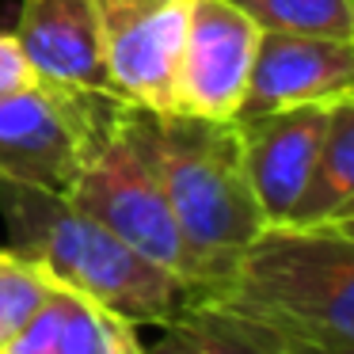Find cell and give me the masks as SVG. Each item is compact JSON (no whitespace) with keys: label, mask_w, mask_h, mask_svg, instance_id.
Listing matches in <instances>:
<instances>
[{"label":"cell","mask_w":354,"mask_h":354,"mask_svg":"<svg viewBox=\"0 0 354 354\" xmlns=\"http://www.w3.org/2000/svg\"><path fill=\"white\" fill-rule=\"evenodd\" d=\"M198 297L255 324L270 354H354V232L331 221L267 225Z\"/></svg>","instance_id":"obj_1"},{"label":"cell","mask_w":354,"mask_h":354,"mask_svg":"<svg viewBox=\"0 0 354 354\" xmlns=\"http://www.w3.org/2000/svg\"><path fill=\"white\" fill-rule=\"evenodd\" d=\"M0 221L12 248L35 259L54 282L88 293L138 328H164L198 297L187 278L153 263L107 225L77 209L65 191L0 179Z\"/></svg>","instance_id":"obj_2"},{"label":"cell","mask_w":354,"mask_h":354,"mask_svg":"<svg viewBox=\"0 0 354 354\" xmlns=\"http://www.w3.org/2000/svg\"><path fill=\"white\" fill-rule=\"evenodd\" d=\"M153 156L171 217L198 263L202 293L229 278L267 229L244 168L236 122L198 115H153Z\"/></svg>","instance_id":"obj_3"},{"label":"cell","mask_w":354,"mask_h":354,"mask_svg":"<svg viewBox=\"0 0 354 354\" xmlns=\"http://www.w3.org/2000/svg\"><path fill=\"white\" fill-rule=\"evenodd\" d=\"M65 198L115 236L133 244L153 263L176 270L202 293L198 263L171 217L160 171L153 156V115L118 100L103 122L95 145L80 160L77 176L65 187Z\"/></svg>","instance_id":"obj_4"},{"label":"cell","mask_w":354,"mask_h":354,"mask_svg":"<svg viewBox=\"0 0 354 354\" xmlns=\"http://www.w3.org/2000/svg\"><path fill=\"white\" fill-rule=\"evenodd\" d=\"M118 95L31 84L0 95V179L65 191L95 145Z\"/></svg>","instance_id":"obj_5"},{"label":"cell","mask_w":354,"mask_h":354,"mask_svg":"<svg viewBox=\"0 0 354 354\" xmlns=\"http://www.w3.org/2000/svg\"><path fill=\"white\" fill-rule=\"evenodd\" d=\"M95 8L111 92L149 115H176L191 0H95Z\"/></svg>","instance_id":"obj_6"},{"label":"cell","mask_w":354,"mask_h":354,"mask_svg":"<svg viewBox=\"0 0 354 354\" xmlns=\"http://www.w3.org/2000/svg\"><path fill=\"white\" fill-rule=\"evenodd\" d=\"M263 27L232 0H191L176 73V111L236 122Z\"/></svg>","instance_id":"obj_7"},{"label":"cell","mask_w":354,"mask_h":354,"mask_svg":"<svg viewBox=\"0 0 354 354\" xmlns=\"http://www.w3.org/2000/svg\"><path fill=\"white\" fill-rule=\"evenodd\" d=\"M354 92V39L308 31H263L240 118L267 111L335 103Z\"/></svg>","instance_id":"obj_8"},{"label":"cell","mask_w":354,"mask_h":354,"mask_svg":"<svg viewBox=\"0 0 354 354\" xmlns=\"http://www.w3.org/2000/svg\"><path fill=\"white\" fill-rule=\"evenodd\" d=\"M324 122H328V103L267 111L236 122L244 168L267 225H290L320 156Z\"/></svg>","instance_id":"obj_9"},{"label":"cell","mask_w":354,"mask_h":354,"mask_svg":"<svg viewBox=\"0 0 354 354\" xmlns=\"http://www.w3.org/2000/svg\"><path fill=\"white\" fill-rule=\"evenodd\" d=\"M42 84L115 95L103 62L95 0H19L12 31Z\"/></svg>","instance_id":"obj_10"},{"label":"cell","mask_w":354,"mask_h":354,"mask_svg":"<svg viewBox=\"0 0 354 354\" xmlns=\"http://www.w3.org/2000/svg\"><path fill=\"white\" fill-rule=\"evenodd\" d=\"M138 324L95 297L54 282L8 354H141Z\"/></svg>","instance_id":"obj_11"},{"label":"cell","mask_w":354,"mask_h":354,"mask_svg":"<svg viewBox=\"0 0 354 354\" xmlns=\"http://www.w3.org/2000/svg\"><path fill=\"white\" fill-rule=\"evenodd\" d=\"M354 202V92L328 103V122L313 179L293 209L290 225H324Z\"/></svg>","instance_id":"obj_12"},{"label":"cell","mask_w":354,"mask_h":354,"mask_svg":"<svg viewBox=\"0 0 354 354\" xmlns=\"http://www.w3.org/2000/svg\"><path fill=\"white\" fill-rule=\"evenodd\" d=\"M54 278L16 248H0V354H8L19 331L39 313Z\"/></svg>","instance_id":"obj_13"},{"label":"cell","mask_w":354,"mask_h":354,"mask_svg":"<svg viewBox=\"0 0 354 354\" xmlns=\"http://www.w3.org/2000/svg\"><path fill=\"white\" fill-rule=\"evenodd\" d=\"M263 31H308L354 39V0H232Z\"/></svg>","instance_id":"obj_14"},{"label":"cell","mask_w":354,"mask_h":354,"mask_svg":"<svg viewBox=\"0 0 354 354\" xmlns=\"http://www.w3.org/2000/svg\"><path fill=\"white\" fill-rule=\"evenodd\" d=\"M31 84H39V77H35L19 39L12 31H0V95L24 92V88H31Z\"/></svg>","instance_id":"obj_15"},{"label":"cell","mask_w":354,"mask_h":354,"mask_svg":"<svg viewBox=\"0 0 354 354\" xmlns=\"http://www.w3.org/2000/svg\"><path fill=\"white\" fill-rule=\"evenodd\" d=\"M331 225H339V229H346V232H354V217H339V221H331Z\"/></svg>","instance_id":"obj_16"},{"label":"cell","mask_w":354,"mask_h":354,"mask_svg":"<svg viewBox=\"0 0 354 354\" xmlns=\"http://www.w3.org/2000/svg\"><path fill=\"white\" fill-rule=\"evenodd\" d=\"M339 217H354V202H351V206H343V214H339ZM339 217H331V221H339Z\"/></svg>","instance_id":"obj_17"}]
</instances>
